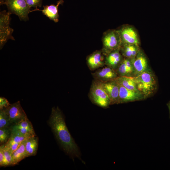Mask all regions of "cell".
I'll use <instances>...</instances> for the list:
<instances>
[{"mask_svg": "<svg viewBox=\"0 0 170 170\" xmlns=\"http://www.w3.org/2000/svg\"><path fill=\"white\" fill-rule=\"evenodd\" d=\"M48 122L63 150L72 159L77 158L83 162L79 147L70 133L63 114L58 107L52 108Z\"/></svg>", "mask_w": 170, "mask_h": 170, "instance_id": "6da1fadb", "label": "cell"}, {"mask_svg": "<svg viewBox=\"0 0 170 170\" xmlns=\"http://www.w3.org/2000/svg\"><path fill=\"white\" fill-rule=\"evenodd\" d=\"M134 77L138 90L145 97L150 95L156 91V80L150 71L147 70Z\"/></svg>", "mask_w": 170, "mask_h": 170, "instance_id": "7a4b0ae2", "label": "cell"}, {"mask_svg": "<svg viewBox=\"0 0 170 170\" xmlns=\"http://www.w3.org/2000/svg\"><path fill=\"white\" fill-rule=\"evenodd\" d=\"M89 96L93 103L100 107L106 108L111 105L109 97L100 82L94 80L90 88Z\"/></svg>", "mask_w": 170, "mask_h": 170, "instance_id": "3957f363", "label": "cell"}, {"mask_svg": "<svg viewBox=\"0 0 170 170\" xmlns=\"http://www.w3.org/2000/svg\"><path fill=\"white\" fill-rule=\"evenodd\" d=\"M4 4L11 14L17 15L21 21L28 20V14L32 12L25 0H6Z\"/></svg>", "mask_w": 170, "mask_h": 170, "instance_id": "277c9868", "label": "cell"}, {"mask_svg": "<svg viewBox=\"0 0 170 170\" xmlns=\"http://www.w3.org/2000/svg\"><path fill=\"white\" fill-rule=\"evenodd\" d=\"M11 14L5 10L0 12V49H1L8 40H14L12 34L14 30L10 27Z\"/></svg>", "mask_w": 170, "mask_h": 170, "instance_id": "5b68a950", "label": "cell"}, {"mask_svg": "<svg viewBox=\"0 0 170 170\" xmlns=\"http://www.w3.org/2000/svg\"><path fill=\"white\" fill-rule=\"evenodd\" d=\"M102 50L105 55L110 52L120 48L122 42L118 31H110L105 33L103 38Z\"/></svg>", "mask_w": 170, "mask_h": 170, "instance_id": "8992f818", "label": "cell"}, {"mask_svg": "<svg viewBox=\"0 0 170 170\" xmlns=\"http://www.w3.org/2000/svg\"><path fill=\"white\" fill-rule=\"evenodd\" d=\"M3 109H4L8 115L12 125L27 118L26 114L20 105V101L10 104L7 107Z\"/></svg>", "mask_w": 170, "mask_h": 170, "instance_id": "52a82bcc", "label": "cell"}, {"mask_svg": "<svg viewBox=\"0 0 170 170\" xmlns=\"http://www.w3.org/2000/svg\"><path fill=\"white\" fill-rule=\"evenodd\" d=\"M118 83L119 89V103L139 100L145 98L139 91L128 89Z\"/></svg>", "mask_w": 170, "mask_h": 170, "instance_id": "ba28073f", "label": "cell"}, {"mask_svg": "<svg viewBox=\"0 0 170 170\" xmlns=\"http://www.w3.org/2000/svg\"><path fill=\"white\" fill-rule=\"evenodd\" d=\"M92 75L94 80L101 82L113 80L118 77L116 70L107 66L99 68Z\"/></svg>", "mask_w": 170, "mask_h": 170, "instance_id": "9c48e42d", "label": "cell"}, {"mask_svg": "<svg viewBox=\"0 0 170 170\" xmlns=\"http://www.w3.org/2000/svg\"><path fill=\"white\" fill-rule=\"evenodd\" d=\"M101 82L109 97L111 105L119 104V86L116 79Z\"/></svg>", "mask_w": 170, "mask_h": 170, "instance_id": "30bf717a", "label": "cell"}, {"mask_svg": "<svg viewBox=\"0 0 170 170\" xmlns=\"http://www.w3.org/2000/svg\"><path fill=\"white\" fill-rule=\"evenodd\" d=\"M105 55L102 50H97L87 57V63L90 70L103 67L105 65Z\"/></svg>", "mask_w": 170, "mask_h": 170, "instance_id": "8fae6325", "label": "cell"}, {"mask_svg": "<svg viewBox=\"0 0 170 170\" xmlns=\"http://www.w3.org/2000/svg\"><path fill=\"white\" fill-rule=\"evenodd\" d=\"M118 32L121 37L122 45L130 44L138 45L139 41L137 34L132 28L129 26L124 27Z\"/></svg>", "mask_w": 170, "mask_h": 170, "instance_id": "7c38bea8", "label": "cell"}, {"mask_svg": "<svg viewBox=\"0 0 170 170\" xmlns=\"http://www.w3.org/2000/svg\"><path fill=\"white\" fill-rule=\"evenodd\" d=\"M123 59L120 48L116 49L105 55V65L116 70Z\"/></svg>", "mask_w": 170, "mask_h": 170, "instance_id": "4fadbf2b", "label": "cell"}, {"mask_svg": "<svg viewBox=\"0 0 170 170\" xmlns=\"http://www.w3.org/2000/svg\"><path fill=\"white\" fill-rule=\"evenodd\" d=\"M64 2L63 0H59L57 3L56 5L51 4V5L43 6V8L40 10L35 8L33 10V11H41L43 15H45L49 19L57 23L59 21V15L58 13V7L62 4Z\"/></svg>", "mask_w": 170, "mask_h": 170, "instance_id": "5bb4252c", "label": "cell"}, {"mask_svg": "<svg viewBox=\"0 0 170 170\" xmlns=\"http://www.w3.org/2000/svg\"><path fill=\"white\" fill-rule=\"evenodd\" d=\"M133 61L134 72L136 76L147 70L148 63L145 57L142 54L138 52Z\"/></svg>", "mask_w": 170, "mask_h": 170, "instance_id": "9a60e30c", "label": "cell"}, {"mask_svg": "<svg viewBox=\"0 0 170 170\" xmlns=\"http://www.w3.org/2000/svg\"><path fill=\"white\" fill-rule=\"evenodd\" d=\"M127 58L123 59L116 70L119 76H129L134 72L133 60Z\"/></svg>", "mask_w": 170, "mask_h": 170, "instance_id": "2e32d148", "label": "cell"}, {"mask_svg": "<svg viewBox=\"0 0 170 170\" xmlns=\"http://www.w3.org/2000/svg\"><path fill=\"white\" fill-rule=\"evenodd\" d=\"M37 137H31L26 140L25 150L27 157L35 156L38 147Z\"/></svg>", "mask_w": 170, "mask_h": 170, "instance_id": "e0dca14e", "label": "cell"}, {"mask_svg": "<svg viewBox=\"0 0 170 170\" xmlns=\"http://www.w3.org/2000/svg\"><path fill=\"white\" fill-rule=\"evenodd\" d=\"M26 140L22 142L12 154V166L18 164L21 161L27 157L25 150Z\"/></svg>", "mask_w": 170, "mask_h": 170, "instance_id": "ac0fdd59", "label": "cell"}, {"mask_svg": "<svg viewBox=\"0 0 170 170\" xmlns=\"http://www.w3.org/2000/svg\"><path fill=\"white\" fill-rule=\"evenodd\" d=\"M120 50L123 56L132 59H134L139 52L138 46L133 44H122Z\"/></svg>", "mask_w": 170, "mask_h": 170, "instance_id": "d6986e66", "label": "cell"}, {"mask_svg": "<svg viewBox=\"0 0 170 170\" xmlns=\"http://www.w3.org/2000/svg\"><path fill=\"white\" fill-rule=\"evenodd\" d=\"M116 80L120 84L129 90L139 91L134 77L129 76H119Z\"/></svg>", "mask_w": 170, "mask_h": 170, "instance_id": "ffe728a7", "label": "cell"}, {"mask_svg": "<svg viewBox=\"0 0 170 170\" xmlns=\"http://www.w3.org/2000/svg\"><path fill=\"white\" fill-rule=\"evenodd\" d=\"M10 128L11 131V135L8 141L21 143L23 141L31 137L23 134L16 129L11 127Z\"/></svg>", "mask_w": 170, "mask_h": 170, "instance_id": "44dd1931", "label": "cell"}, {"mask_svg": "<svg viewBox=\"0 0 170 170\" xmlns=\"http://www.w3.org/2000/svg\"><path fill=\"white\" fill-rule=\"evenodd\" d=\"M10 125H12L4 109L0 110V129L10 128Z\"/></svg>", "mask_w": 170, "mask_h": 170, "instance_id": "7402d4cb", "label": "cell"}, {"mask_svg": "<svg viewBox=\"0 0 170 170\" xmlns=\"http://www.w3.org/2000/svg\"><path fill=\"white\" fill-rule=\"evenodd\" d=\"M10 127L0 129V144L6 143L9 139L11 133Z\"/></svg>", "mask_w": 170, "mask_h": 170, "instance_id": "603a6c76", "label": "cell"}, {"mask_svg": "<svg viewBox=\"0 0 170 170\" xmlns=\"http://www.w3.org/2000/svg\"><path fill=\"white\" fill-rule=\"evenodd\" d=\"M5 158V166H12V154L9 149L5 146L4 144L1 145Z\"/></svg>", "mask_w": 170, "mask_h": 170, "instance_id": "cb8c5ba5", "label": "cell"}, {"mask_svg": "<svg viewBox=\"0 0 170 170\" xmlns=\"http://www.w3.org/2000/svg\"><path fill=\"white\" fill-rule=\"evenodd\" d=\"M28 6L30 8H37L41 7L42 4V0H25Z\"/></svg>", "mask_w": 170, "mask_h": 170, "instance_id": "d4e9b609", "label": "cell"}, {"mask_svg": "<svg viewBox=\"0 0 170 170\" xmlns=\"http://www.w3.org/2000/svg\"><path fill=\"white\" fill-rule=\"evenodd\" d=\"M10 104L8 100L5 98H0V110L7 107Z\"/></svg>", "mask_w": 170, "mask_h": 170, "instance_id": "484cf974", "label": "cell"}, {"mask_svg": "<svg viewBox=\"0 0 170 170\" xmlns=\"http://www.w3.org/2000/svg\"><path fill=\"white\" fill-rule=\"evenodd\" d=\"M0 166H5V158L1 145L0 146Z\"/></svg>", "mask_w": 170, "mask_h": 170, "instance_id": "4316f807", "label": "cell"}, {"mask_svg": "<svg viewBox=\"0 0 170 170\" xmlns=\"http://www.w3.org/2000/svg\"><path fill=\"white\" fill-rule=\"evenodd\" d=\"M6 0H0V5H2L4 4V3Z\"/></svg>", "mask_w": 170, "mask_h": 170, "instance_id": "83f0119b", "label": "cell"}, {"mask_svg": "<svg viewBox=\"0 0 170 170\" xmlns=\"http://www.w3.org/2000/svg\"><path fill=\"white\" fill-rule=\"evenodd\" d=\"M168 107L170 112V102L169 103L168 105Z\"/></svg>", "mask_w": 170, "mask_h": 170, "instance_id": "f1b7e54d", "label": "cell"}]
</instances>
